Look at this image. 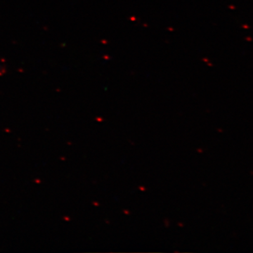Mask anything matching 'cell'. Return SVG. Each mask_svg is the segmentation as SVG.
Masks as SVG:
<instances>
[]
</instances>
